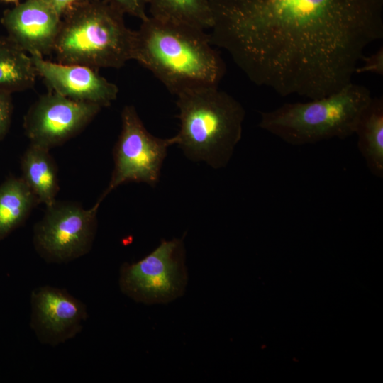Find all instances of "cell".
Segmentation results:
<instances>
[{"label":"cell","mask_w":383,"mask_h":383,"mask_svg":"<svg viewBox=\"0 0 383 383\" xmlns=\"http://www.w3.org/2000/svg\"><path fill=\"white\" fill-rule=\"evenodd\" d=\"M212 45L282 96H328L383 38V0H208Z\"/></svg>","instance_id":"obj_1"},{"label":"cell","mask_w":383,"mask_h":383,"mask_svg":"<svg viewBox=\"0 0 383 383\" xmlns=\"http://www.w3.org/2000/svg\"><path fill=\"white\" fill-rule=\"evenodd\" d=\"M205 30L151 16L135 30L133 60L148 70L172 94L216 86L226 72Z\"/></svg>","instance_id":"obj_2"},{"label":"cell","mask_w":383,"mask_h":383,"mask_svg":"<svg viewBox=\"0 0 383 383\" xmlns=\"http://www.w3.org/2000/svg\"><path fill=\"white\" fill-rule=\"evenodd\" d=\"M176 96L180 126L174 145L191 160L224 167L242 137L241 104L216 86L189 89Z\"/></svg>","instance_id":"obj_3"},{"label":"cell","mask_w":383,"mask_h":383,"mask_svg":"<svg viewBox=\"0 0 383 383\" xmlns=\"http://www.w3.org/2000/svg\"><path fill=\"white\" fill-rule=\"evenodd\" d=\"M106 0H85L64 14L53 52L56 62L99 70L133 60L135 31Z\"/></svg>","instance_id":"obj_4"},{"label":"cell","mask_w":383,"mask_h":383,"mask_svg":"<svg viewBox=\"0 0 383 383\" xmlns=\"http://www.w3.org/2000/svg\"><path fill=\"white\" fill-rule=\"evenodd\" d=\"M372 97L368 88L351 82L328 96L307 102L286 103L261 112L259 126L294 145L334 138L343 140L355 134Z\"/></svg>","instance_id":"obj_5"},{"label":"cell","mask_w":383,"mask_h":383,"mask_svg":"<svg viewBox=\"0 0 383 383\" xmlns=\"http://www.w3.org/2000/svg\"><path fill=\"white\" fill-rule=\"evenodd\" d=\"M183 238L162 239L138 262H124L118 284L123 294L148 305L167 304L182 296L188 280Z\"/></svg>","instance_id":"obj_6"},{"label":"cell","mask_w":383,"mask_h":383,"mask_svg":"<svg viewBox=\"0 0 383 383\" xmlns=\"http://www.w3.org/2000/svg\"><path fill=\"white\" fill-rule=\"evenodd\" d=\"M103 200L90 209L76 202L57 201L46 207L34 226L33 245L48 263H65L87 254L97 229V212Z\"/></svg>","instance_id":"obj_7"},{"label":"cell","mask_w":383,"mask_h":383,"mask_svg":"<svg viewBox=\"0 0 383 383\" xmlns=\"http://www.w3.org/2000/svg\"><path fill=\"white\" fill-rule=\"evenodd\" d=\"M174 138H160L145 127L133 106L121 112V131L113 148L114 167L109 184L99 197L128 182H143L152 187L159 182L161 168Z\"/></svg>","instance_id":"obj_8"},{"label":"cell","mask_w":383,"mask_h":383,"mask_svg":"<svg viewBox=\"0 0 383 383\" xmlns=\"http://www.w3.org/2000/svg\"><path fill=\"white\" fill-rule=\"evenodd\" d=\"M101 109L99 105L77 101L49 91L26 112L23 124L25 134L30 143L50 149L79 133Z\"/></svg>","instance_id":"obj_9"},{"label":"cell","mask_w":383,"mask_h":383,"mask_svg":"<svg viewBox=\"0 0 383 383\" xmlns=\"http://www.w3.org/2000/svg\"><path fill=\"white\" fill-rule=\"evenodd\" d=\"M30 327L38 340L56 346L76 336L88 318L86 305L67 290L52 286L30 294Z\"/></svg>","instance_id":"obj_10"},{"label":"cell","mask_w":383,"mask_h":383,"mask_svg":"<svg viewBox=\"0 0 383 383\" xmlns=\"http://www.w3.org/2000/svg\"><path fill=\"white\" fill-rule=\"evenodd\" d=\"M30 56L38 76L43 78L49 91L101 108L110 106L117 98L118 87L100 75L96 69Z\"/></svg>","instance_id":"obj_11"},{"label":"cell","mask_w":383,"mask_h":383,"mask_svg":"<svg viewBox=\"0 0 383 383\" xmlns=\"http://www.w3.org/2000/svg\"><path fill=\"white\" fill-rule=\"evenodd\" d=\"M61 18L45 0H26L4 11L1 23L21 49L43 57L52 54Z\"/></svg>","instance_id":"obj_12"},{"label":"cell","mask_w":383,"mask_h":383,"mask_svg":"<svg viewBox=\"0 0 383 383\" xmlns=\"http://www.w3.org/2000/svg\"><path fill=\"white\" fill-rule=\"evenodd\" d=\"M50 149L30 143L21 159V178L46 207L56 200L59 192L57 167Z\"/></svg>","instance_id":"obj_13"},{"label":"cell","mask_w":383,"mask_h":383,"mask_svg":"<svg viewBox=\"0 0 383 383\" xmlns=\"http://www.w3.org/2000/svg\"><path fill=\"white\" fill-rule=\"evenodd\" d=\"M355 134L357 147L372 174L383 177V99L372 97L362 111Z\"/></svg>","instance_id":"obj_14"},{"label":"cell","mask_w":383,"mask_h":383,"mask_svg":"<svg viewBox=\"0 0 383 383\" xmlns=\"http://www.w3.org/2000/svg\"><path fill=\"white\" fill-rule=\"evenodd\" d=\"M38 203L21 177L10 176L0 184V241L22 226Z\"/></svg>","instance_id":"obj_15"},{"label":"cell","mask_w":383,"mask_h":383,"mask_svg":"<svg viewBox=\"0 0 383 383\" xmlns=\"http://www.w3.org/2000/svg\"><path fill=\"white\" fill-rule=\"evenodd\" d=\"M37 76L31 56L8 36L0 37V91L13 94L31 89Z\"/></svg>","instance_id":"obj_16"},{"label":"cell","mask_w":383,"mask_h":383,"mask_svg":"<svg viewBox=\"0 0 383 383\" xmlns=\"http://www.w3.org/2000/svg\"><path fill=\"white\" fill-rule=\"evenodd\" d=\"M151 17L182 23L203 30L212 26V13L208 0H149Z\"/></svg>","instance_id":"obj_17"},{"label":"cell","mask_w":383,"mask_h":383,"mask_svg":"<svg viewBox=\"0 0 383 383\" xmlns=\"http://www.w3.org/2000/svg\"><path fill=\"white\" fill-rule=\"evenodd\" d=\"M123 13L137 17L141 21L147 18L146 6L149 0H106Z\"/></svg>","instance_id":"obj_18"},{"label":"cell","mask_w":383,"mask_h":383,"mask_svg":"<svg viewBox=\"0 0 383 383\" xmlns=\"http://www.w3.org/2000/svg\"><path fill=\"white\" fill-rule=\"evenodd\" d=\"M13 109L11 94L0 91V142L9 130Z\"/></svg>","instance_id":"obj_19"},{"label":"cell","mask_w":383,"mask_h":383,"mask_svg":"<svg viewBox=\"0 0 383 383\" xmlns=\"http://www.w3.org/2000/svg\"><path fill=\"white\" fill-rule=\"evenodd\" d=\"M362 65H358L355 74L372 73L383 75V48L382 47L373 54L365 55L361 60Z\"/></svg>","instance_id":"obj_20"},{"label":"cell","mask_w":383,"mask_h":383,"mask_svg":"<svg viewBox=\"0 0 383 383\" xmlns=\"http://www.w3.org/2000/svg\"><path fill=\"white\" fill-rule=\"evenodd\" d=\"M62 18L76 5L85 0H45Z\"/></svg>","instance_id":"obj_21"},{"label":"cell","mask_w":383,"mask_h":383,"mask_svg":"<svg viewBox=\"0 0 383 383\" xmlns=\"http://www.w3.org/2000/svg\"><path fill=\"white\" fill-rule=\"evenodd\" d=\"M1 1L5 2V3H11L14 4L15 5L19 3L20 0H0Z\"/></svg>","instance_id":"obj_22"}]
</instances>
